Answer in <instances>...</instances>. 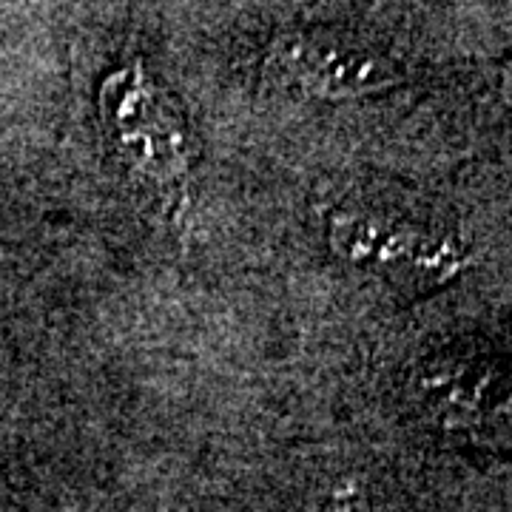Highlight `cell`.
<instances>
[{
	"instance_id": "6da1fadb",
	"label": "cell",
	"mask_w": 512,
	"mask_h": 512,
	"mask_svg": "<svg viewBox=\"0 0 512 512\" xmlns=\"http://www.w3.org/2000/svg\"><path fill=\"white\" fill-rule=\"evenodd\" d=\"M100 114L111 146L134 177L160 191L183 185L197 157L191 131L177 100L143 66L106 77Z\"/></svg>"
},
{
	"instance_id": "7a4b0ae2",
	"label": "cell",
	"mask_w": 512,
	"mask_h": 512,
	"mask_svg": "<svg viewBox=\"0 0 512 512\" xmlns=\"http://www.w3.org/2000/svg\"><path fill=\"white\" fill-rule=\"evenodd\" d=\"M330 245L345 262L376 271L404 293L433 291L458 276L467 262L453 234L365 208H348L333 217Z\"/></svg>"
},
{
	"instance_id": "3957f363",
	"label": "cell",
	"mask_w": 512,
	"mask_h": 512,
	"mask_svg": "<svg viewBox=\"0 0 512 512\" xmlns=\"http://www.w3.org/2000/svg\"><path fill=\"white\" fill-rule=\"evenodd\" d=\"M268 77L296 97L348 100L399 86L407 69L399 57L359 37L330 29H299L271 46Z\"/></svg>"
},
{
	"instance_id": "277c9868",
	"label": "cell",
	"mask_w": 512,
	"mask_h": 512,
	"mask_svg": "<svg viewBox=\"0 0 512 512\" xmlns=\"http://www.w3.org/2000/svg\"><path fill=\"white\" fill-rule=\"evenodd\" d=\"M311 512H373V504L359 478H342L319 498Z\"/></svg>"
}]
</instances>
